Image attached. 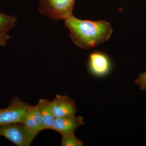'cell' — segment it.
<instances>
[{"label":"cell","instance_id":"5b68a950","mask_svg":"<svg viewBox=\"0 0 146 146\" xmlns=\"http://www.w3.org/2000/svg\"><path fill=\"white\" fill-rule=\"evenodd\" d=\"M88 68L93 75L102 77L110 72L111 63L107 55L101 52H94L89 55Z\"/></svg>","mask_w":146,"mask_h":146},{"label":"cell","instance_id":"ba28073f","mask_svg":"<svg viewBox=\"0 0 146 146\" xmlns=\"http://www.w3.org/2000/svg\"><path fill=\"white\" fill-rule=\"evenodd\" d=\"M42 116L43 130L50 129L55 117L51 106V101L49 99H40L38 104Z\"/></svg>","mask_w":146,"mask_h":146},{"label":"cell","instance_id":"9c48e42d","mask_svg":"<svg viewBox=\"0 0 146 146\" xmlns=\"http://www.w3.org/2000/svg\"><path fill=\"white\" fill-rule=\"evenodd\" d=\"M17 18L12 15H7L0 12V33H8L16 27Z\"/></svg>","mask_w":146,"mask_h":146},{"label":"cell","instance_id":"30bf717a","mask_svg":"<svg viewBox=\"0 0 146 146\" xmlns=\"http://www.w3.org/2000/svg\"><path fill=\"white\" fill-rule=\"evenodd\" d=\"M29 110L23 116L21 119V123L29 131L36 136L40 131L34 121L33 119Z\"/></svg>","mask_w":146,"mask_h":146},{"label":"cell","instance_id":"52a82bcc","mask_svg":"<svg viewBox=\"0 0 146 146\" xmlns=\"http://www.w3.org/2000/svg\"><path fill=\"white\" fill-rule=\"evenodd\" d=\"M82 117L75 115L62 117L55 118L50 129L60 133L61 135L74 133L77 128L84 125Z\"/></svg>","mask_w":146,"mask_h":146},{"label":"cell","instance_id":"5bb4252c","mask_svg":"<svg viewBox=\"0 0 146 146\" xmlns=\"http://www.w3.org/2000/svg\"><path fill=\"white\" fill-rule=\"evenodd\" d=\"M10 39L8 33H0V47H4Z\"/></svg>","mask_w":146,"mask_h":146},{"label":"cell","instance_id":"277c9868","mask_svg":"<svg viewBox=\"0 0 146 146\" xmlns=\"http://www.w3.org/2000/svg\"><path fill=\"white\" fill-rule=\"evenodd\" d=\"M32 105L22 101L20 98L13 97L7 107L0 108V126L14 123H21L23 116Z\"/></svg>","mask_w":146,"mask_h":146},{"label":"cell","instance_id":"8fae6325","mask_svg":"<svg viewBox=\"0 0 146 146\" xmlns=\"http://www.w3.org/2000/svg\"><path fill=\"white\" fill-rule=\"evenodd\" d=\"M62 141L61 146H82V141L78 137H76L74 133H68L61 135Z\"/></svg>","mask_w":146,"mask_h":146},{"label":"cell","instance_id":"7c38bea8","mask_svg":"<svg viewBox=\"0 0 146 146\" xmlns=\"http://www.w3.org/2000/svg\"><path fill=\"white\" fill-rule=\"evenodd\" d=\"M30 114L31 115L33 119L36 124L39 131L43 130L42 128V121L41 112L38 104L35 106H32L30 108Z\"/></svg>","mask_w":146,"mask_h":146},{"label":"cell","instance_id":"7a4b0ae2","mask_svg":"<svg viewBox=\"0 0 146 146\" xmlns=\"http://www.w3.org/2000/svg\"><path fill=\"white\" fill-rule=\"evenodd\" d=\"M76 0H39V11L53 21L65 20L72 16Z\"/></svg>","mask_w":146,"mask_h":146},{"label":"cell","instance_id":"3957f363","mask_svg":"<svg viewBox=\"0 0 146 146\" xmlns=\"http://www.w3.org/2000/svg\"><path fill=\"white\" fill-rule=\"evenodd\" d=\"M0 136L17 146H29L36 136L29 131L21 123L0 126Z\"/></svg>","mask_w":146,"mask_h":146},{"label":"cell","instance_id":"4fadbf2b","mask_svg":"<svg viewBox=\"0 0 146 146\" xmlns=\"http://www.w3.org/2000/svg\"><path fill=\"white\" fill-rule=\"evenodd\" d=\"M135 82L140 87L141 90L146 91V71L139 75L138 78L135 80Z\"/></svg>","mask_w":146,"mask_h":146},{"label":"cell","instance_id":"6da1fadb","mask_svg":"<svg viewBox=\"0 0 146 146\" xmlns=\"http://www.w3.org/2000/svg\"><path fill=\"white\" fill-rule=\"evenodd\" d=\"M74 44L81 48L89 49L109 40L112 35V26L106 21L83 20L72 16L65 20Z\"/></svg>","mask_w":146,"mask_h":146},{"label":"cell","instance_id":"8992f818","mask_svg":"<svg viewBox=\"0 0 146 146\" xmlns=\"http://www.w3.org/2000/svg\"><path fill=\"white\" fill-rule=\"evenodd\" d=\"M51 106L55 118L73 116L78 112L75 101L67 96L56 95Z\"/></svg>","mask_w":146,"mask_h":146}]
</instances>
